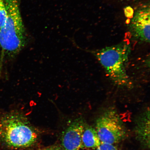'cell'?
Wrapping results in <instances>:
<instances>
[{
  "label": "cell",
  "mask_w": 150,
  "mask_h": 150,
  "mask_svg": "<svg viewBox=\"0 0 150 150\" xmlns=\"http://www.w3.org/2000/svg\"><path fill=\"white\" fill-rule=\"evenodd\" d=\"M6 17L0 28V73L4 63L16 58L27 43L18 0H5Z\"/></svg>",
  "instance_id": "1"
},
{
  "label": "cell",
  "mask_w": 150,
  "mask_h": 150,
  "mask_svg": "<svg viewBox=\"0 0 150 150\" xmlns=\"http://www.w3.org/2000/svg\"><path fill=\"white\" fill-rule=\"evenodd\" d=\"M131 50L130 43L123 41L91 52L114 85L120 89H130L134 85L127 73V67Z\"/></svg>",
  "instance_id": "2"
},
{
  "label": "cell",
  "mask_w": 150,
  "mask_h": 150,
  "mask_svg": "<svg viewBox=\"0 0 150 150\" xmlns=\"http://www.w3.org/2000/svg\"><path fill=\"white\" fill-rule=\"evenodd\" d=\"M38 134L23 114L13 111L0 117V142L7 147L18 149L30 147Z\"/></svg>",
  "instance_id": "3"
},
{
  "label": "cell",
  "mask_w": 150,
  "mask_h": 150,
  "mask_svg": "<svg viewBox=\"0 0 150 150\" xmlns=\"http://www.w3.org/2000/svg\"><path fill=\"white\" fill-rule=\"evenodd\" d=\"M95 129L102 143L113 145L120 142L125 136V127L114 109L106 110L97 119Z\"/></svg>",
  "instance_id": "4"
},
{
  "label": "cell",
  "mask_w": 150,
  "mask_h": 150,
  "mask_svg": "<svg viewBox=\"0 0 150 150\" xmlns=\"http://www.w3.org/2000/svg\"><path fill=\"white\" fill-rule=\"evenodd\" d=\"M149 3L139 6L134 11L129 24L131 38L139 43L150 42Z\"/></svg>",
  "instance_id": "5"
},
{
  "label": "cell",
  "mask_w": 150,
  "mask_h": 150,
  "mask_svg": "<svg viewBox=\"0 0 150 150\" xmlns=\"http://www.w3.org/2000/svg\"><path fill=\"white\" fill-rule=\"evenodd\" d=\"M83 122L76 120L71 123L64 132L62 144L65 150H79L83 147L82 136L85 128Z\"/></svg>",
  "instance_id": "6"
},
{
  "label": "cell",
  "mask_w": 150,
  "mask_h": 150,
  "mask_svg": "<svg viewBox=\"0 0 150 150\" xmlns=\"http://www.w3.org/2000/svg\"><path fill=\"white\" fill-rule=\"evenodd\" d=\"M150 112L148 109L139 118L136 127L137 138L146 147H149Z\"/></svg>",
  "instance_id": "7"
},
{
  "label": "cell",
  "mask_w": 150,
  "mask_h": 150,
  "mask_svg": "<svg viewBox=\"0 0 150 150\" xmlns=\"http://www.w3.org/2000/svg\"><path fill=\"white\" fill-rule=\"evenodd\" d=\"M83 147L96 149L101 144L96 129L91 127H85L82 136Z\"/></svg>",
  "instance_id": "8"
},
{
  "label": "cell",
  "mask_w": 150,
  "mask_h": 150,
  "mask_svg": "<svg viewBox=\"0 0 150 150\" xmlns=\"http://www.w3.org/2000/svg\"><path fill=\"white\" fill-rule=\"evenodd\" d=\"M7 11L5 0H0V28L6 17Z\"/></svg>",
  "instance_id": "9"
},
{
  "label": "cell",
  "mask_w": 150,
  "mask_h": 150,
  "mask_svg": "<svg viewBox=\"0 0 150 150\" xmlns=\"http://www.w3.org/2000/svg\"><path fill=\"white\" fill-rule=\"evenodd\" d=\"M95 150H118L117 148L112 144L101 143Z\"/></svg>",
  "instance_id": "10"
},
{
  "label": "cell",
  "mask_w": 150,
  "mask_h": 150,
  "mask_svg": "<svg viewBox=\"0 0 150 150\" xmlns=\"http://www.w3.org/2000/svg\"><path fill=\"white\" fill-rule=\"evenodd\" d=\"M42 150H62L59 148L57 147H48L44 149H43Z\"/></svg>",
  "instance_id": "11"
},
{
  "label": "cell",
  "mask_w": 150,
  "mask_h": 150,
  "mask_svg": "<svg viewBox=\"0 0 150 150\" xmlns=\"http://www.w3.org/2000/svg\"><path fill=\"white\" fill-rule=\"evenodd\" d=\"M123 1H124V0H123ZM124 1H136V0H124ZM137 1V0H136Z\"/></svg>",
  "instance_id": "12"
}]
</instances>
